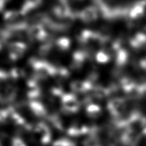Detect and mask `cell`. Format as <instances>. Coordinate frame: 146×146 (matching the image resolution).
<instances>
[{"mask_svg": "<svg viewBox=\"0 0 146 146\" xmlns=\"http://www.w3.org/2000/svg\"><path fill=\"white\" fill-rule=\"evenodd\" d=\"M1 1L2 0H0V9L2 8V7L3 6V3H2V2Z\"/></svg>", "mask_w": 146, "mask_h": 146, "instance_id": "6da1fadb", "label": "cell"}]
</instances>
